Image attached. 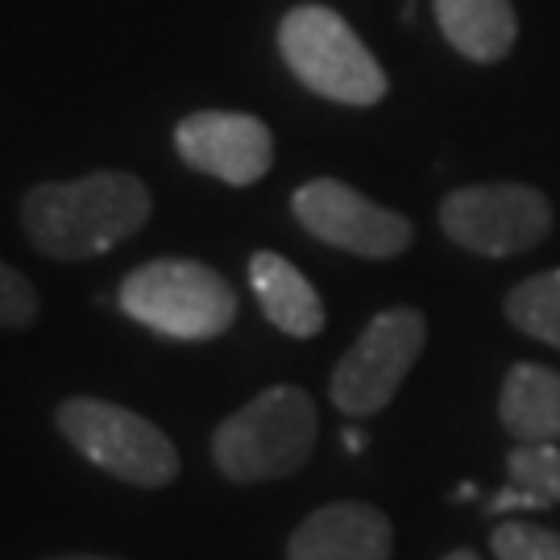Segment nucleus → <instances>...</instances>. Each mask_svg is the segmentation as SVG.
<instances>
[{"label":"nucleus","mask_w":560,"mask_h":560,"mask_svg":"<svg viewBox=\"0 0 560 560\" xmlns=\"http://www.w3.org/2000/svg\"><path fill=\"white\" fill-rule=\"evenodd\" d=\"M444 237L481 254V258H511L536 249L552 233V203L527 183H478L457 187L441 203Z\"/></svg>","instance_id":"obj_7"},{"label":"nucleus","mask_w":560,"mask_h":560,"mask_svg":"<svg viewBox=\"0 0 560 560\" xmlns=\"http://www.w3.org/2000/svg\"><path fill=\"white\" fill-rule=\"evenodd\" d=\"M340 441H345L349 453H361V448H365V432H361V428H345V432H340Z\"/></svg>","instance_id":"obj_19"},{"label":"nucleus","mask_w":560,"mask_h":560,"mask_svg":"<svg viewBox=\"0 0 560 560\" xmlns=\"http://www.w3.org/2000/svg\"><path fill=\"white\" fill-rule=\"evenodd\" d=\"M279 50L291 75L332 104L370 108L386 96V71L328 4H300L279 21Z\"/></svg>","instance_id":"obj_4"},{"label":"nucleus","mask_w":560,"mask_h":560,"mask_svg":"<svg viewBox=\"0 0 560 560\" xmlns=\"http://www.w3.org/2000/svg\"><path fill=\"white\" fill-rule=\"evenodd\" d=\"M249 287L258 295L266 320L279 332L295 340H312L324 332V300L316 287L303 279L300 266L275 254V249H258L249 258Z\"/></svg>","instance_id":"obj_11"},{"label":"nucleus","mask_w":560,"mask_h":560,"mask_svg":"<svg viewBox=\"0 0 560 560\" xmlns=\"http://www.w3.org/2000/svg\"><path fill=\"white\" fill-rule=\"evenodd\" d=\"M55 423L67 444L88 457L96 469L113 474L117 481L159 490L179 478V448L159 423L104 399H67L55 411Z\"/></svg>","instance_id":"obj_5"},{"label":"nucleus","mask_w":560,"mask_h":560,"mask_svg":"<svg viewBox=\"0 0 560 560\" xmlns=\"http://www.w3.org/2000/svg\"><path fill=\"white\" fill-rule=\"evenodd\" d=\"M38 316V291L25 275L0 261V328H25Z\"/></svg>","instance_id":"obj_17"},{"label":"nucleus","mask_w":560,"mask_h":560,"mask_svg":"<svg viewBox=\"0 0 560 560\" xmlns=\"http://www.w3.org/2000/svg\"><path fill=\"white\" fill-rule=\"evenodd\" d=\"M175 150L191 171L229 187H249L275 166L270 129L249 113H224V108H203L183 117L175 125Z\"/></svg>","instance_id":"obj_9"},{"label":"nucleus","mask_w":560,"mask_h":560,"mask_svg":"<svg viewBox=\"0 0 560 560\" xmlns=\"http://www.w3.org/2000/svg\"><path fill=\"white\" fill-rule=\"evenodd\" d=\"M548 502L540 499V494H532V490H520V486H506V490H499L494 499H490V511L494 515H506V511H544Z\"/></svg>","instance_id":"obj_18"},{"label":"nucleus","mask_w":560,"mask_h":560,"mask_svg":"<svg viewBox=\"0 0 560 560\" xmlns=\"http://www.w3.org/2000/svg\"><path fill=\"white\" fill-rule=\"evenodd\" d=\"M506 320L523 337L560 349V270H540L506 295Z\"/></svg>","instance_id":"obj_14"},{"label":"nucleus","mask_w":560,"mask_h":560,"mask_svg":"<svg viewBox=\"0 0 560 560\" xmlns=\"http://www.w3.org/2000/svg\"><path fill=\"white\" fill-rule=\"evenodd\" d=\"M511 486L540 494L548 506L560 502V448L557 444H520L506 453Z\"/></svg>","instance_id":"obj_15"},{"label":"nucleus","mask_w":560,"mask_h":560,"mask_svg":"<svg viewBox=\"0 0 560 560\" xmlns=\"http://www.w3.org/2000/svg\"><path fill=\"white\" fill-rule=\"evenodd\" d=\"M117 307L166 340H217L237 320V291L203 261L159 258L120 279Z\"/></svg>","instance_id":"obj_3"},{"label":"nucleus","mask_w":560,"mask_h":560,"mask_svg":"<svg viewBox=\"0 0 560 560\" xmlns=\"http://www.w3.org/2000/svg\"><path fill=\"white\" fill-rule=\"evenodd\" d=\"M444 560H481L478 552H469V548H457V552H448Z\"/></svg>","instance_id":"obj_20"},{"label":"nucleus","mask_w":560,"mask_h":560,"mask_svg":"<svg viewBox=\"0 0 560 560\" xmlns=\"http://www.w3.org/2000/svg\"><path fill=\"white\" fill-rule=\"evenodd\" d=\"M499 416L520 444H560V374L536 361L511 365L502 378Z\"/></svg>","instance_id":"obj_12"},{"label":"nucleus","mask_w":560,"mask_h":560,"mask_svg":"<svg viewBox=\"0 0 560 560\" xmlns=\"http://www.w3.org/2000/svg\"><path fill=\"white\" fill-rule=\"evenodd\" d=\"M320 436L316 402L300 386H270L212 432V460L229 481L291 478Z\"/></svg>","instance_id":"obj_2"},{"label":"nucleus","mask_w":560,"mask_h":560,"mask_svg":"<svg viewBox=\"0 0 560 560\" xmlns=\"http://www.w3.org/2000/svg\"><path fill=\"white\" fill-rule=\"evenodd\" d=\"M291 212L316 241L345 249V254H358V258H399L416 237L407 217L365 200L361 191H353L340 179L303 183L291 196Z\"/></svg>","instance_id":"obj_8"},{"label":"nucleus","mask_w":560,"mask_h":560,"mask_svg":"<svg viewBox=\"0 0 560 560\" xmlns=\"http://www.w3.org/2000/svg\"><path fill=\"white\" fill-rule=\"evenodd\" d=\"M395 532L370 502H328L295 527L287 560H390Z\"/></svg>","instance_id":"obj_10"},{"label":"nucleus","mask_w":560,"mask_h":560,"mask_svg":"<svg viewBox=\"0 0 560 560\" xmlns=\"http://www.w3.org/2000/svg\"><path fill=\"white\" fill-rule=\"evenodd\" d=\"M490 548L499 560H560V532L536 523H499Z\"/></svg>","instance_id":"obj_16"},{"label":"nucleus","mask_w":560,"mask_h":560,"mask_svg":"<svg viewBox=\"0 0 560 560\" xmlns=\"http://www.w3.org/2000/svg\"><path fill=\"white\" fill-rule=\"evenodd\" d=\"M423 340H428V324L416 307L378 312L332 370L328 395L340 416H353V420L378 416L382 407L399 395L411 365L420 361Z\"/></svg>","instance_id":"obj_6"},{"label":"nucleus","mask_w":560,"mask_h":560,"mask_svg":"<svg viewBox=\"0 0 560 560\" xmlns=\"http://www.w3.org/2000/svg\"><path fill=\"white\" fill-rule=\"evenodd\" d=\"M50 560H108V557H50Z\"/></svg>","instance_id":"obj_21"},{"label":"nucleus","mask_w":560,"mask_h":560,"mask_svg":"<svg viewBox=\"0 0 560 560\" xmlns=\"http://www.w3.org/2000/svg\"><path fill=\"white\" fill-rule=\"evenodd\" d=\"M154 200L129 171H92L83 179L38 183L21 200L30 245L59 261L101 258L145 229Z\"/></svg>","instance_id":"obj_1"},{"label":"nucleus","mask_w":560,"mask_h":560,"mask_svg":"<svg viewBox=\"0 0 560 560\" xmlns=\"http://www.w3.org/2000/svg\"><path fill=\"white\" fill-rule=\"evenodd\" d=\"M436 25L444 42L474 62L506 59L520 34L511 0H436Z\"/></svg>","instance_id":"obj_13"}]
</instances>
